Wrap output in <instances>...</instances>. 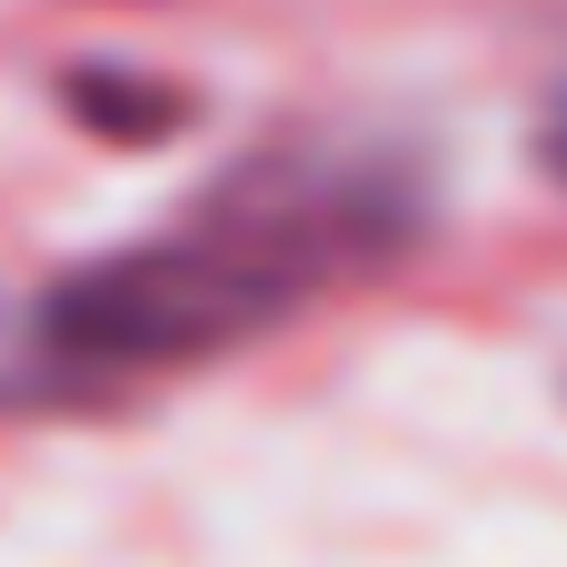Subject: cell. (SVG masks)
<instances>
[{
    "mask_svg": "<svg viewBox=\"0 0 567 567\" xmlns=\"http://www.w3.org/2000/svg\"><path fill=\"white\" fill-rule=\"evenodd\" d=\"M538 159H548V179L567 189V70H558V90L538 100Z\"/></svg>",
    "mask_w": 567,
    "mask_h": 567,
    "instance_id": "7a4b0ae2",
    "label": "cell"
},
{
    "mask_svg": "<svg viewBox=\"0 0 567 567\" xmlns=\"http://www.w3.org/2000/svg\"><path fill=\"white\" fill-rule=\"evenodd\" d=\"M429 229V169L379 130H279L219 169L189 209L130 249L80 259L30 309V379L50 399H110L189 379L299 309L379 279Z\"/></svg>",
    "mask_w": 567,
    "mask_h": 567,
    "instance_id": "6da1fadb",
    "label": "cell"
}]
</instances>
